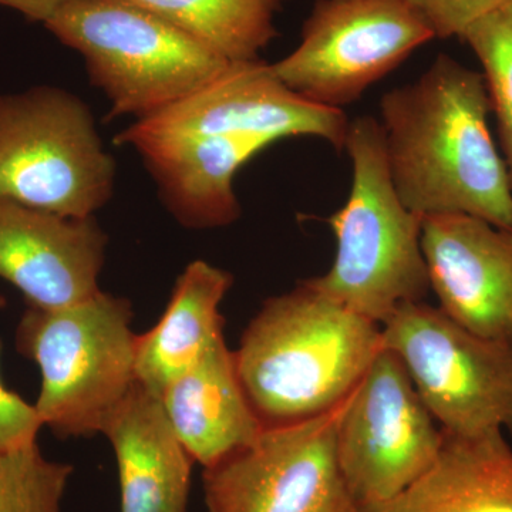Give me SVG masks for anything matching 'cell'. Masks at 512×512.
Listing matches in <instances>:
<instances>
[{
  "instance_id": "1",
  "label": "cell",
  "mask_w": 512,
  "mask_h": 512,
  "mask_svg": "<svg viewBox=\"0 0 512 512\" xmlns=\"http://www.w3.org/2000/svg\"><path fill=\"white\" fill-rule=\"evenodd\" d=\"M483 72L439 55L416 82L380 100L397 195L420 217L466 214L512 229V185L495 146Z\"/></svg>"
},
{
  "instance_id": "2",
  "label": "cell",
  "mask_w": 512,
  "mask_h": 512,
  "mask_svg": "<svg viewBox=\"0 0 512 512\" xmlns=\"http://www.w3.org/2000/svg\"><path fill=\"white\" fill-rule=\"evenodd\" d=\"M382 349L380 325L306 279L266 299L234 356L262 424L279 426L338 409Z\"/></svg>"
},
{
  "instance_id": "3",
  "label": "cell",
  "mask_w": 512,
  "mask_h": 512,
  "mask_svg": "<svg viewBox=\"0 0 512 512\" xmlns=\"http://www.w3.org/2000/svg\"><path fill=\"white\" fill-rule=\"evenodd\" d=\"M345 150L352 161V187L345 205L328 218L336 238L335 261L325 275L308 281L382 326L400 306L429 295L423 217L397 195L380 121L370 116L349 121Z\"/></svg>"
},
{
  "instance_id": "4",
  "label": "cell",
  "mask_w": 512,
  "mask_h": 512,
  "mask_svg": "<svg viewBox=\"0 0 512 512\" xmlns=\"http://www.w3.org/2000/svg\"><path fill=\"white\" fill-rule=\"evenodd\" d=\"M43 25L83 56L113 119H147L232 64L127 0H64Z\"/></svg>"
},
{
  "instance_id": "5",
  "label": "cell",
  "mask_w": 512,
  "mask_h": 512,
  "mask_svg": "<svg viewBox=\"0 0 512 512\" xmlns=\"http://www.w3.org/2000/svg\"><path fill=\"white\" fill-rule=\"evenodd\" d=\"M131 319L130 301L103 291L53 311L28 306L16 348L40 369L43 426L62 437L100 433L137 383Z\"/></svg>"
},
{
  "instance_id": "6",
  "label": "cell",
  "mask_w": 512,
  "mask_h": 512,
  "mask_svg": "<svg viewBox=\"0 0 512 512\" xmlns=\"http://www.w3.org/2000/svg\"><path fill=\"white\" fill-rule=\"evenodd\" d=\"M116 161L90 107L59 87L0 94V197L63 217H94L111 200Z\"/></svg>"
},
{
  "instance_id": "7",
  "label": "cell",
  "mask_w": 512,
  "mask_h": 512,
  "mask_svg": "<svg viewBox=\"0 0 512 512\" xmlns=\"http://www.w3.org/2000/svg\"><path fill=\"white\" fill-rule=\"evenodd\" d=\"M380 328L444 433L512 434L511 343L476 335L424 301L400 306Z\"/></svg>"
},
{
  "instance_id": "8",
  "label": "cell",
  "mask_w": 512,
  "mask_h": 512,
  "mask_svg": "<svg viewBox=\"0 0 512 512\" xmlns=\"http://www.w3.org/2000/svg\"><path fill=\"white\" fill-rule=\"evenodd\" d=\"M444 431L399 357L382 349L339 407L336 460L356 508L379 504L436 463Z\"/></svg>"
},
{
  "instance_id": "9",
  "label": "cell",
  "mask_w": 512,
  "mask_h": 512,
  "mask_svg": "<svg viewBox=\"0 0 512 512\" xmlns=\"http://www.w3.org/2000/svg\"><path fill=\"white\" fill-rule=\"evenodd\" d=\"M431 39L406 0H316L301 43L272 69L303 99L342 110Z\"/></svg>"
},
{
  "instance_id": "10",
  "label": "cell",
  "mask_w": 512,
  "mask_h": 512,
  "mask_svg": "<svg viewBox=\"0 0 512 512\" xmlns=\"http://www.w3.org/2000/svg\"><path fill=\"white\" fill-rule=\"evenodd\" d=\"M349 120L339 109L311 103L276 76L272 64L232 63L220 76L173 106L134 121L116 144L138 154L214 134H248L276 141L316 137L345 148Z\"/></svg>"
},
{
  "instance_id": "11",
  "label": "cell",
  "mask_w": 512,
  "mask_h": 512,
  "mask_svg": "<svg viewBox=\"0 0 512 512\" xmlns=\"http://www.w3.org/2000/svg\"><path fill=\"white\" fill-rule=\"evenodd\" d=\"M339 407L315 419L264 426L247 447L204 468L207 511L355 512L336 460Z\"/></svg>"
},
{
  "instance_id": "12",
  "label": "cell",
  "mask_w": 512,
  "mask_h": 512,
  "mask_svg": "<svg viewBox=\"0 0 512 512\" xmlns=\"http://www.w3.org/2000/svg\"><path fill=\"white\" fill-rule=\"evenodd\" d=\"M421 249L441 311L476 335L512 345V229L466 214L429 215Z\"/></svg>"
},
{
  "instance_id": "13",
  "label": "cell",
  "mask_w": 512,
  "mask_h": 512,
  "mask_svg": "<svg viewBox=\"0 0 512 512\" xmlns=\"http://www.w3.org/2000/svg\"><path fill=\"white\" fill-rule=\"evenodd\" d=\"M109 238L94 220L0 197V278L33 308H67L99 293Z\"/></svg>"
},
{
  "instance_id": "14",
  "label": "cell",
  "mask_w": 512,
  "mask_h": 512,
  "mask_svg": "<svg viewBox=\"0 0 512 512\" xmlns=\"http://www.w3.org/2000/svg\"><path fill=\"white\" fill-rule=\"evenodd\" d=\"M119 470L121 512H187L192 460L160 396L140 383L104 421Z\"/></svg>"
},
{
  "instance_id": "15",
  "label": "cell",
  "mask_w": 512,
  "mask_h": 512,
  "mask_svg": "<svg viewBox=\"0 0 512 512\" xmlns=\"http://www.w3.org/2000/svg\"><path fill=\"white\" fill-rule=\"evenodd\" d=\"M274 144L248 134H214L144 151L140 156L171 217L188 229L228 227L241 217L234 177Z\"/></svg>"
},
{
  "instance_id": "16",
  "label": "cell",
  "mask_w": 512,
  "mask_h": 512,
  "mask_svg": "<svg viewBox=\"0 0 512 512\" xmlns=\"http://www.w3.org/2000/svg\"><path fill=\"white\" fill-rule=\"evenodd\" d=\"M160 400L174 433L202 468L247 447L264 429L225 339L168 384Z\"/></svg>"
},
{
  "instance_id": "17",
  "label": "cell",
  "mask_w": 512,
  "mask_h": 512,
  "mask_svg": "<svg viewBox=\"0 0 512 512\" xmlns=\"http://www.w3.org/2000/svg\"><path fill=\"white\" fill-rule=\"evenodd\" d=\"M232 275L207 261H192L178 276L154 328L136 336L137 383L160 396L208 350L224 340L220 305Z\"/></svg>"
},
{
  "instance_id": "18",
  "label": "cell",
  "mask_w": 512,
  "mask_h": 512,
  "mask_svg": "<svg viewBox=\"0 0 512 512\" xmlns=\"http://www.w3.org/2000/svg\"><path fill=\"white\" fill-rule=\"evenodd\" d=\"M355 512H512V447L504 431L451 436L433 467L383 503Z\"/></svg>"
},
{
  "instance_id": "19",
  "label": "cell",
  "mask_w": 512,
  "mask_h": 512,
  "mask_svg": "<svg viewBox=\"0 0 512 512\" xmlns=\"http://www.w3.org/2000/svg\"><path fill=\"white\" fill-rule=\"evenodd\" d=\"M231 63L254 62L278 32L286 0H127Z\"/></svg>"
},
{
  "instance_id": "20",
  "label": "cell",
  "mask_w": 512,
  "mask_h": 512,
  "mask_svg": "<svg viewBox=\"0 0 512 512\" xmlns=\"http://www.w3.org/2000/svg\"><path fill=\"white\" fill-rule=\"evenodd\" d=\"M460 39L483 67L512 185V0L477 20Z\"/></svg>"
},
{
  "instance_id": "21",
  "label": "cell",
  "mask_w": 512,
  "mask_h": 512,
  "mask_svg": "<svg viewBox=\"0 0 512 512\" xmlns=\"http://www.w3.org/2000/svg\"><path fill=\"white\" fill-rule=\"evenodd\" d=\"M72 474L73 466L47 460L37 444L0 451V512H62Z\"/></svg>"
},
{
  "instance_id": "22",
  "label": "cell",
  "mask_w": 512,
  "mask_h": 512,
  "mask_svg": "<svg viewBox=\"0 0 512 512\" xmlns=\"http://www.w3.org/2000/svg\"><path fill=\"white\" fill-rule=\"evenodd\" d=\"M434 37H458L508 0H406Z\"/></svg>"
},
{
  "instance_id": "23",
  "label": "cell",
  "mask_w": 512,
  "mask_h": 512,
  "mask_svg": "<svg viewBox=\"0 0 512 512\" xmlns=\"http://www.w3.org/2000/svg\"><path fill=\"white\" fill-rule=\"evenodd\" d=\"M42 427L35 404L32 406L19 394L9 390L0 377V451L36 446L37 434Z\"/></svg>"
},
{
  "instance_id": "24",
  "label": "cell",
  "mask_w": 512,
  "mask_h": 512,
  "mask_svg": "<svg viewBox=\"0 0 512 512\" xmlns=\"http://www.w3.org/2000/svg\"><path fill=\"white\" fill-rule=\"evenodd\" d=\"M64 0H0V6L22 13L32 22L45 23Z\"/></svg>"
},
{
  "instance_id": "25",
  "label": "cell",
  "mask_w": 512,
  "mask_h": 512,
  "mask_svg": "<svg viewBox=\"0 0 512 512\" xmlns=\"http://www.w3.org/2000/svg\"><path fill=\"white\" fill-rule=\"evenodd\" d=\"M5 306H6L5 296H3L2 293H0V309L5 308Z\"/></svg>"
}]
</instances>
